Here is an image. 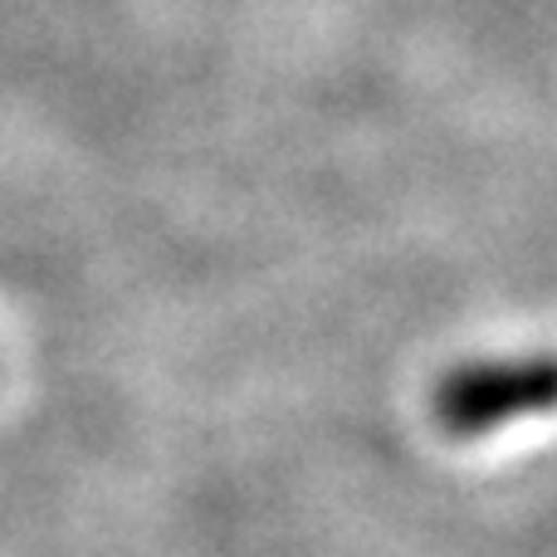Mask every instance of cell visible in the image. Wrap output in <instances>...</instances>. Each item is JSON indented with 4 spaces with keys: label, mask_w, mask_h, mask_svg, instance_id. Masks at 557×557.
Returning a JSON list of instances; mask_svg holds the SVG:
<instances>
[{
    "label": "cell",
    "mask_w": 557,
    "mask_h": 557,
    "mask_svg": "<svg viewBox=\"0 0 557 557\" xmlns=\"http://www.w3.org/2000/svg\"><path fill=\"white\" fill-rule=\"evenodd\" d=\"M539 406H557V362L499 367V372H484L480 382L455 392L460 421H494V416L539 411Z\"/></svg>",
    "instance_id": "1"
}]
</instances>
